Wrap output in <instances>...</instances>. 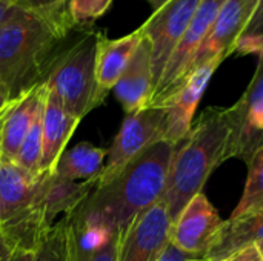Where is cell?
I'll return each instance as SVG.
<instances>
[{
	"mask_svg": "<svg viewBox=\"0 0 263 261\" xmlns=\"http://www.w3.org/2000/svg\"><path fill=\"white\" fill-rule=\"evenodd\" d=\"M8 106V105H6ZM6 106L0 111V140H2V126H3V120H5V112H6Z\"/></svg>",
	"mask_w": 263,
	"mask_h": 261,
	"instance_id": "cell-35",
	"label": "cell"
},
{
	"mask_svg": "<svg viewBox=\"0 0 263 261\" xmlns=\"http://www.w3.org/2000/svg\"><path fill=\"white\" fill-rule=\"evenodd\" d=\"M42 174H32L11 160L0 158V232L18 248L35 249L43 240L34 226V200Z\"/></svg>",
	"mask_w": 263,
	"mask_h": 261,
	"instance_id": "cell-5",
	"label": "cell"
},
{
	"mask_svg": "<svg viewBox=\"0 0 263 261\" xmlns=\"http://www.w3.org/2000/svg\"><path fill=\"white\" fill-rule=\"evenodd\" d=\"M171 217L160 200L122 232L117 261H156L170 243Z\"/></svg>",
	"mask_w": 263,
	"mask_h": 261,
	"instance_id": "cell-11",
	"label": "cell"
},
{
	"mask_svg": "<svg viewBox=\"0 0 263 261\" xmlns=\"http://www.w3.org/2000/svg\"><path fill=\"white\" fill-rule=\"evenodd\" d=\"M156 261H205V257L203 254L183 252L177 249L176 246H173L171 243H168V246L163 249V252L159 255V258Z\"/></svg>",
	"mask_w": 263,
	"mask_h": 261,
	"instance_id": "cell-27",
	"label": "cell"
},
{
	"mask_svg": "<svg viewBox=\"0 0 263 261\" xmlns=\"http://www.w3.org/2000/svg\"><path fill=\"white\" fill-rule=\"evenodd\" d=\"M18 6L32 11H55L68 6V0H15Z\"/></svg>",
	"mask_w": 263,
	"mask_h": 261,
	"instance_id": "cell-28",
	"label": "cell"
},
{
	"mask_svg": "<svg viewBox=\"0 0 263 261\" xmlns=\"http://www.w3.org/2000/svg\"><path fill=\"white\" fill-rule=\"evenodd\" d=\"M48 86L43 82L22 91L6 106L2 126L0 158L14 162L22 142L25 140L35 115L45 106Z\"/></svg>",
	"mask_w": 263,
	"mask_h": 261,
	"instance_id": "cell-14",
	"label": "cell"
},
{
	"mask_svg": "<svg viewBox=\"0 0 263 261\" xmlns=\"http://www.w3.org/2000/svg\"><path fill=\"white\" fill-rule=\"evenodd\" d=\"M112 0H68V17L71 26L86 28L91 26L99 17H102Z\"/></svg>",
	"mask_w": 263,
	"mask_h": 261,
	"instance_id": "cell-24",
	"label": "cell"
},
{
	"mask_svg": "<svg viewBox=\"0 0 263 261\" xmlns=\"http://www.w3.org/2000/svg\"><path fill=\"white\" fill-rule=\"evenodd\" d=\"M17 249L18 243L5 232H0V261H11Z\"/></svg>",
	"mask_w": 263,
	"mask_h": 261,
	"instance_id": "cell-29",
	"label": "cell"
},
{
	"mask_svg": "<svg viewBox=\"0 0 263 261\" xmlns=\"http://www.w3.org/2000/svg\"><path fill=\"white\" fill-rule=\"evenodd\" d=\"M143 38L142 29L111 40L103 32L97 35V49H96V105L99 106L106 95L114 89L117 80L123 74L126 65L129 63L133 54Z\"/></svg>",
	"mask_w": 263,
	"mask_h": 261,
	"instance_id": "cell-16",
	"label": "cell"
},
{
	"mask_svg": "<svg viewBox=\"0 0 263 261\" xmlns=\"http://www.w3.org/2000/svg\"><path fill=\"white\" fill-rule=\"evenodd\" d=\"M18 8L15 0H0V23L5 22Z\"/></svg>",
	"mask_w": 263,
	"mask_h": 261,
	"instance_id": "cell-31",
	"label": "cell"
},
{
	"mask_svg": "<svg viewBox=\"0 0 263 261\" xmlns=\"http://www.w3.org/2000/svg\"><path fill=\"white\" fill-rule=\"evenodd\" d=\"M80 120L71 115L57 97L49 92L43 108L42 118V160L40 174H54L65 148L77 129Z\"/></svg>",
	"mask_w": 263,
	"mask_h": 261,
	"instance_id": "cell-18",
	"label": "cell"
},
{
	"mask_svg": "<svg viewBox=\"0 0 263 261\" xmlns=\"http://www.w3.org/2000/svg\"><path fill=\"white\" fill-rule=\"evenodd\" d=\"M257 0H227L220 8L206 38L203 40L194 63L191 75L203 65L213 60H225L234 52L236 43L248 26Z\"/></svg>",
	"mask_w": 263,
	"mask_h": 261,
	"instance_id": "cell-12",
	"label": "cell"
},
{
	"mask_svg": "<svg viewBox=\"0 0 263 261\" xmlns=\"http://www.w3.org/2000/svg\"><path fill=\"white\" fill-rule=\"evenodd\" d=\"M222 222L223 220L206 195L199 192L173 222L170 243L183 252L205 254Z\"/></svg>",
	"mask_w": 263,
	"mask_h": 261,
	"instance_id": "cell-13",
	"label": "cell"
},
{
	"mask_svg": "<svg viewBox=\"0 0 263 261\" xmlns=\"http://www.w3.org/2000/svg\"><path fill=\"white\" fill-rule=\"evenodd\" d=\"M220 63L222 60H213L203 65L202 68H199L196 72H193V75L182 86V89L165 106L166 117H165L163 140H168L176 145L188 135L193 126V117L197 109V105L214 71Z\"/></svg>",
	"mask_w": 263,
	"mask_h": 261,
	"instance_id": "cell-15",
	"label": "cell"
},
{
	"mask_svg": "<svg viewBox=\"0 0 263 261\" xmlns=\"http://www.w3.org/2000/svg\"><path fill=\"white\" fill-rule=\"evenodd\" d=\"M248 163V178L245 185V191L231 217L263 211V145H260Z\"/></svg>",
	"mask_w": 263,
	"mask_h": 261,
	"instance_id": "cell-21",
	"label": "cell"
},
{
	"mask_svg": "<svg viewBox=\"0 0 263 261\" xmlns=\"http://www.w3.org/2000/svg\"><path fill=\"white\" fill-rule=\"evenodd\" d=\"M106 155L108 151L105 148L89 142H80L62 154L54 174L74 182L99 180L105 168Z\"/></svg>",
	"mask_w": 263,
	"mask_h": 261,
	"instance_id": "cell-20",
	"label": "cell"
},
{
	"mask_svg": "<svg viewBox=\"0 0 263 261\" xmlns=\"http://www.w3.org/2000/svg\"><path fill=\"white\" fill-rule=\"evenodd\" d=\"M99 32L88 31L69 49L59 55L45 78V83L62 106L82 120L96 105V49Z\"/></svg>",
	"mask_w": 263,
	"mask_h": 261,
	"instance_id": "cell-4",
	"label": "cell"
},
{
	"mask_svg": "<svg viewBox=\"0 0 263 261\" xmlns=\"http://www.w3.org/2000/svg\"><path fill=\"white\" fill-rule=\"evenodd\" d=\"M257 248H259V251H260V254L263 255V242H260L259 245H257Z\"/></svg>",
	"mask_w": 263,
	"mask_h": 261,
	"instance_id": "cell-36",
	"label": "cell"
},
{
	"mask_svg": "<svg viewBox=\"0 0 263 261\" xmlns=\"http://www.w3.org/2000/svg\"><path fill=\"white\" fill-rule=\"evenodd\" d=\"M63 237V220L55 223L35 248L32 261H59Z\"/></svg>",
	"mask_w": 263,
	"mask_h": 261,
	"instance_id": "cell-26",
	"label": "cell"
},
{
	"mask_svg": "<svg viewBox=\"0 0 263 261\" xmlns=\"http://www.w3.org/2000/svg\"><path fill=\"white\" fill-rule=\"evenodd\" d=\"M77 223V222H76ZM79 255L77 261H117L120 232H102L96 235L82 234L79 226Z\"/></svg>",
	"mask_w": 263,
	"mask_h": 261,
	"instance_id": "cell-22",
	"label": "cell"
},
{
	"mask_svg": "<svg viewBox=\"0 0 263 261\" xmlns=\"http://www.w3.org/2000/svg\"><path fill=\"white\" fill-rule=\"evenodd\" d=\"M227 111L231 122L227 160L239 157L248 162L263 145V52L259 54V65L248 89Z\"/></svg>",
	"mask_w": 263,
	"mask_h": 261,
	"instance_id": "cell-9",
	"label": "cell"
},
{
	"mask_svg": "<svg viewBox=\"0 0 263 261\" xmlns=\"http://www.w3.org/2000/svg\"><path fill=\"white\" fill-rule=\"evenodd\" d=\"M146 2H148V3H149L153 8H154V11H157V9H160L163 5H166L170 0H146Z\"/></svg>",
	"mask_w": 263,
	"mask_h": 261,
	"instance_id": "cell-34",
	"label": "cell"
},
{
	"mask_svg": "<svg viewBox=\"0 0 263 261\" xmlns=\"http://www.w3.org/2000/svg\"><path fill=\"white\" fill-rule=\"evenodd\" d=\"M240 54H260L263 52V0H257L254 14L236 43V49Z\"/></svg>",
	"mask_w": 263,
	"mask_h": 261,
	"instance_id": "cell-25",
	"label": "cell"
},
{
	"mask_svg": "<svg viewBox=\"0 0 263 261\" xmlns=\"http://www.w3.org/2000/svg\"><path fill=\"white\" fill-rule=\"evenodd\" d=\"M202 0H170L140 26L151 46L154 89ZM154 92V91H153ZM153 97V95H151Z\"/></svg>",
	"mask_w": 263,
	"mask_h": 261,
	"instance_id": "cell-8",
	"label": "cell"
},
{
	"mask_svg": "<svg viewBox=\"0 0 263 261\" xmlns=\"http://www.w3.org/2000/svg\"><path fill=\"white\" fill-rule=\"evenodd\" d=\"M34 254H35V249H26V248H18L11 261H32L34 258Z\"/></svg>",
	"mask_w": 263,
	"mask_h": 261,
	"instance_id": "cell-33",
	"label": "cell"
},
{
	"mask_svg": "<svg viewBox=\"0 0 263 261\" xmlns=\"http://www.w3.org/2000/svg\"><path fill=\"white\" fill-rule=\"evenodd\" d=\"M263 242V211L230 217L213 235L205 261H223L230 255Z\"/></svg>",
	"mask_w": 263,
	"mask_h": 261,
	"instance_id": "cell-19",
	"label": "cell"
},
{
	"mask_svg": "<svg viewBox=\"0 0 263 261\" xmlns=\"http://www.w3.org/2000/svg\"><path fill=\"white\" fill-rule=\"evenodd\" d=\"M231 122L227 108H210L176 143L166 186L162 195L171 222L202 192L211 172L227 160Z\"/></svg>",
	"mask_w": 263,
	"mask_h": 261,
	"instance_id": "cell-3",
	"label": "cell"
},
{
	"mask_svg": "<svg viewBox=\"0 0 263 261\" xmlns=\"http://www.w3.org/2000/svg\"><path fill=\"white\" fill-rule=\"evenodd\" d=\"M165 108H145L128 114L108 149L105 168L97 185L108 182L133 158L157 140L163 138L165 132Z\"/></svg>",
	"mask_w": 263,
	"mask_h": 261,
	"instance_id": "cell-7",
	"label": "cell"
},
{
	"mask_svg": "<svg viewBox=\"0 0 263 261\" xmlns=\"http://www.w3.org/2000/svg\"><path fill=\"white\" fill-rule=\"evenodd\" d=\"M97 182L99 180L74 182L57 174H42L32 209L37 234L43 238L55 225L57 217H66L79 209L97 188Z\"/></svg>",
	"mask_w": 263,
	"mask_h": 261,
	"instance_id": "cell-10",
	"label": "cell"
},
{
	"mask_svg": "<svg viewBox=\"0 0 263 261\" xmlns=\"http://www.w3.org/2000/svg\"><path fill=\"white\" fill-rule=\"evenodd\" d=\"M112 91L126 115L148 108L154 91V78L151 46L145 37L142 38Z\"/></svg>",
	"mask_w": 263,
	"mask_h": 261,
	"instance_id": "cell-17",
	"label": "cell"
},
{
	"mask_svg": "<svg viewBox=\"0 0 263 261\" xmlns=\"http://www.w3.org/2000/svg\"><path fill=\"white\" fill-rule=\"evenodd\" d=\"M69 28L66 8L32 11L18 6L0 23V80L14 97L43 82L39 80L42 69Z\"/></svg>",
	"mask_w": 263,
	"mask_h": 261,
	"instance_id": "cell-2",
	"label": "cell"
},
{
	"mask_svg": "<svg viewBox=\"0 0 263 261\" xmlns=\"http://www.w3.org/2000/svg\"><path fill=\"white\" fill-rule=\"evenodd\" d=\"M12 92H11V89H9V86L3 82V80H0V111L12 100Z\"/></svg>",
	"mask_w": 263,
	"mask_h": 261,
	"instance_id": "cell-32",
	"label": "cell"
},
{
	"mask_svg": "<svg viewBox=\"0 0 263 261\" xmlns=\"http://www.w3.org/2000/svg\"><path fill=\"white\" fill-rule=\"evenodd\" d=\"M176 145L157 140L108 182L97 185L74 211L82 234L125 232L133 220L160 202Z\"/></svg>",
	"mask_w": 263,
	"mask_h": 261,
	"instance_id": "cell-1",
	"label": "cell"
},
{
	"mask_svg": "<svg viewBox=\"0 0 263 261\" xmlns=\"http://www.w3.org/2000/svg\"><path fill=\"white\" fill-rule=\"evenodd\" d=\"M227 0H202L188 29L174 48L148 108H165L191 77L194 58Z\"/></svg>",
	"mask_w": 263,
	"mask_h": 261,
	"instance_id": "cell-6",
	"label": "cell"
},
{
	"mask_svg": "<svg viewBox=\"0 0 263 261\" xmlns=\"http://www.w3.org/2000/svg\"><path fill=\"white\" fill-rule=\"evenodd\" d=\"M46 102V100H45ZM45 108V106H43ZM43 108L35 115L25 140L22 142L18 152L14 158V163L23 168L28 172L40 174V160H42V118Z\"/></svg>",
	"mask_w": 263,
	"mask_h": 261,
	"instance_id": "cell-23",
	"label": "cell"
},
{
	"mask_svg": "<svg viewBox=\"0 0 263 261\" xmlns=\"http://www.w3.org/2000/svg\"><path fill=\"white\" fill-rule=\"evenodd\" d=\"M223 261H263V255L260 254L257 245L256 246H250L245 248L233 255H230L228 258H225Z\"/></svg>",
	"mask_w": 263,
	"mask_h": 261,
	"instance_id": "cell-30",
	"label": "cell"
}]
</instances>
